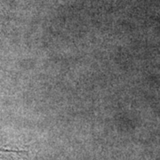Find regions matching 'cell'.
<instances>
[{
	"mask_svg": "<svg viewBox=\"0 0 160 160\" xmlns=\"http://www.w3.org/2000/svg\"><path fill=\"white\" fill-rule=\"evenodd\" d=\"M27 155L25 150L0 148V160H26Z\"/></svg>",
	"mask_w": 160,
	"mask_h": 160,
	"instance_id": "cell-1",
	"label": "cell"
},
{
	"mask_svg": "<svg viewBox=\"0 0 160 160\" xmlns=\"http://www.w3.org/2000/svg\"><path fill=\"white\" fill-rule=\"evenodd\" d=\"M0 4H1V0H0Z\"/></svg>",
	"mask_w": 160,
	"mask_h": 160,
	"instance_id": "cell-2",
	"label": "cell"
}]
</instances>
